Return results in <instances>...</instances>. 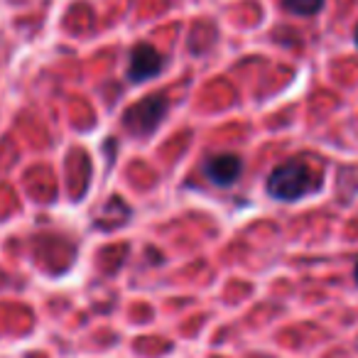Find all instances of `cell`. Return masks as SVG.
I'll use <instances>...</instances> for the list:
<instances>
[{
	"instance_id": "obj_6",
	"label": "cell",
	"mask_w": 358,
	"mask_h": 358,
	"mask_svg": "<svg viewBox=\"0 0 358 358\" xmlns=\"http://www.w3.org/2000/svg\"><path fill=\"white\" fill-rule=\"evenodd\" d=\"M353 45H356V50H358V25H356V32H353Z\"/></svg>"
},
{
	"instance_id": "obj_7",
	"label": "cell",
	"mask_w": 358,
	"mask_h": 358,
	"mask_svg": "<svg viewBox=\"0 0 358 358\" xmlns=\"http://www.w3.org/2000/svg\"><path fill=\"white\" fill-rule=\"evenodd\" d=\"M353 278H356V282H358V260H356V270H353Z\"/></svg>"
},
{
	"instance_id": "obj_4",
	"label": "cell",
	"mask_w": 358,
	"mask_h": 358,
	"mask_svg": "<svg viewBox=\"0 0 358 358\" xmlns=\"http://www.w3.org/2000/svg\"><path fill=\"white\" fill-rule=\"evenodd\" d=\"M204 172L216 187H231L241 177V172H243V162H241L238 155L231 152L214 155V157L206 159Z\"/></svg>"
},
{
	"instance_id": "obj_5",
	"label": "cell",
	"mask_w": 358,
	"mask_h": 358,
	"mask_svg": "<svg viewBox=\"0 0 358 358\" xmlns=\"http://www.w3.org/2000/svg\"><path fill=\"white\" fill-rule=\"evenodd\" d=\"M282 8L292 15L299 17H312L317 13H322L324 0H282Z\"/></svg>"
},
{
	"instance_id": "obj_2",
	"label": "cell",
	"mask_w": 358,
	"mask_h": 358,
	"mask_svg": "<svg viewBox=\"0 0 358 358\" xmlns=\"http://www.w3.org/2000/svg\"><path fill=\"white\" fill-rule=\"evenodd\" d=\"M164 115H167V99L162 94H152L140 99L138 103L125 110L123 125L135 138H145L152 130H157V125L162 123Z\"/></svg>"
},
{
	"instance_id": "obj_3",
	"label": "cell",
	"mask_w": 358,
	"mask_h": 358,
	"mask_svg": "<svg viewBox=\"0 0 358 358\" xmlns=\"http://www.w3.org/2000/svg\"><path fill=\"white\" fill-rule=\"evenodd\" d=\"M164 66V59L152 45L148 42H140L130 50V64H128V79L133 84H143V81H150L155 76H159Z\"/></svg>"
},
{
	"instance_id": "obj_1",
	"label": "cell",
	"mask_w": 358,
	"mask_h": 358,
	"mask_svg": "<svg viewBox=\"0 0 358 358\" xmlns=\"http://www.w3.org/2000/svg\"><path fill=\"white\" fill-rule=\"evenodd\" d=\"M319 187V177L302 159H289L268 177V194L278 201H297Z\"/></svg>"
}]
</instances>
